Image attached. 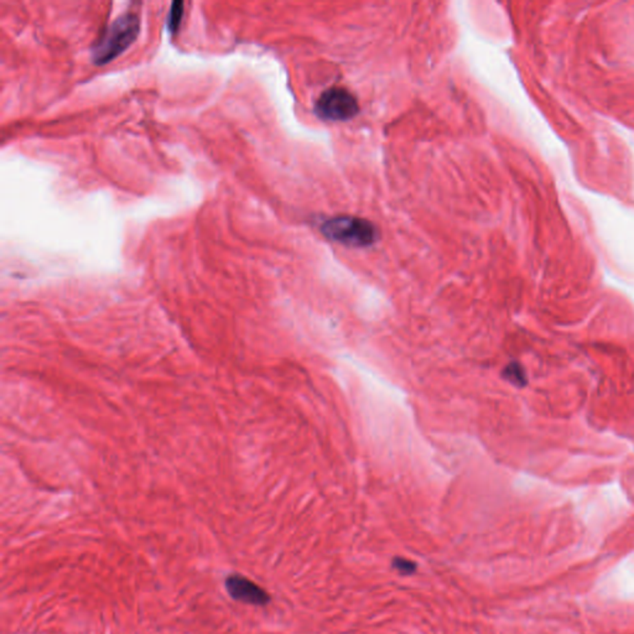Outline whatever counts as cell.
I'll list each match as a JSON object with an SVG mask.
<instances>
[{
	"mask_svg": "<svg viewBox=\"0 0 634 634\" xmlns=\"http://www.w3.org/2000/svg\"><path fill=\"white\" fill-rule=\"evenodd\" d=\"M140 19L138 14L127 12L109 24L92 47V60L95 64H106L127 50L138 38Z\"/></svg>",
	"mask_w": 634,
	"mask_h": 634,
	"instance_id": "1",
	"label": "cell"
},
{
	"mask_svg": "<svg viewBox=\"0 0 634 634\" xmlns=\"http://www.w3.org/2000/svg\"><path fill=\"white\" fill-rule=\"evenodd\" d=\"M321 231L331 241L349 247H369L379 239L378 229L358 217H333L322 223Z\"/></svg>",
	"mask_w": 634,
	"mask_h": 634,
	"instance_id": "2",
	"label": "cell"
},
{
	"mask_svg": "<svg viewBox=\"0 0 634 634\" xmlns=\"http://www.w3.org/2000/svg\"><path fill=\"white\" fill-rule=\"evenodd\" d=\"M315 112L325 121H349L358 115L360 106L357 98L347 89H330L318 98Z\"/></svg>",
	"mask_w": 634,
	"mask_h": 634,
	"instance_id": "3",
	"label": "cell"
},
{
	"mask_svg": "<svg viewBox=\"0 0 634 634\" xmlns=\"http://www.w3.org/2000/svg\"><path fill=\"white\" fill-rule=\"evenodd\" d=\"M226 590L229 596L239 602L253 606H267L270 602V597L267 591L242 575H231L227 577Z\"/></svg>",
	"mask_w": 634,
	"mask_h": 634,
	"instance_id": "4",
	"label": "cell"
},
{
	"mask_svg": "<svg viewBox=\"0 0 634 634\" xmlns=\"http://www.w3.org/2000/svg\"><path fill=\"white\" fill-rule=\"evenodd\" d=\"M184 16V3L183 1H174L167 15V29L172 34L178 32L181 20Z\"/></svg>",
	"mask_w": 634,
	"mask_h": 634,
	"instance_id": "5",
	"label": "cell"
},
{
	"mask_svg": "<svg viewBox=\"0 0 634 634\" xmlns=\"http://www.w3.org/2000/svg\"><path fill=\"white\" fill-rule=\"evenodd\" d=\"M393 567L401 575H412L418 569V564L409 559L395 558L393 560Z\"/></svg>",
	"mask_w": 634,
	"mask_h": 634,
	"instance_id": "6",
	"label": "cell"
}]
</instances>
